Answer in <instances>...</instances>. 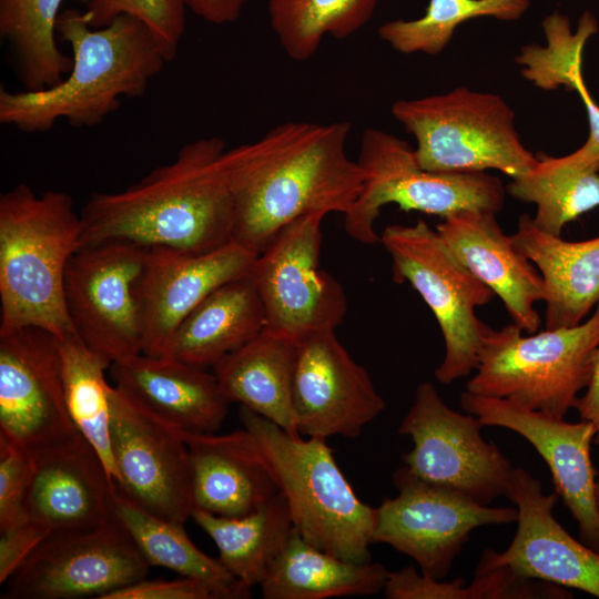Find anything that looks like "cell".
Returning a JSON list of instances; mask_svg holds the SVG:
<instances>
[{"label": "cell", "mask_w": 599, "mask_h": 599, "mask_svg": "<svg viewBox=\"0 0 599 599\" xmlns=\"http://www.w3.org/2000/svg\"><path fill=\"white\" fill-rule=\"evenodd\" d=\"M349 122H285L258 140L225 150L222 167L233 199V241L260 254L292 221L347 213L364 171L349 159Z\"/></svg>", "instance_id": "6da1fadb"}, {"label": "cell", "mask_w": 599, "mask_h": 599, "mask_svg": "<svg viewBox=\"0 0 599 599\" xmlns=\"http://www.w3.org/2000/svg\"><path fill=\"white\" fill-rule=\"evenodd\" d=\"M219 136L184 144L176 158L113 193H92L80 212V247L128 242L203 254L233 241L234 206Z\"/></svg>", "instance_id": "7a4b0ae2"}, {"label": "cell", "mask_w": 599, "mask_h": 599, "mask_svg": "<svg viewBox=\"0 0 599 599\" xmlns=\"http://www.w3.org/2000/svg\"><path fill=\"white\" fill-rule=\"evenodd\" d=\"M57 33L70 44V72L41 91L1 88L0 123L26 133L49 131L59 120L93 128L120 108L121 98L144 95L169 62L151 30L131 16L91 28L83 12L68 9L58 18Z\"/></svg>", "instance_id": "3957f363"}, {"label": "cell", "mask_w": 599, "mask_h": 599, "mask_svg": "<svg viewBox=\"0 0 599 599\" xmlns=\"http://www.w3.org/2000/svg\"><path fill=\"white\" fill-rule=\"evenodd\" d=\"M72 197L20 183L0 195V332L34 326L63 339L77 334L64 300L68 263L79 250Z\"/></svg>", "instance_id": "277c9868"}, {"label": "cell", "mask_w": 599, "mask_h": 599, "mask_svg": "<svg viewBox=\"0 0 599 599\" xmlns=\"http://www.w3.org/2000/svg\"><path fill=\"white\" fill-rule=\"evenodd\" d=\"M238 415L286 499L294 529L328 554L369 562L376 507L355 494L326 439L292 435L244 406Z\"/></svg>", "instance_id": "5b68a950"}, {"label": "cell", "mask_w": 599, "mask_h": 599, "mask_svg": "<svg viewBox=\"0 0 599 599\" xmlns=\"http://www.w3.org/2000/svg\"><path fill=\"white\" fill-rule=\"evenodd\" d=\"M599 349V305L573 327L524 335L515 323L500 329L484 324L473 394L508 399L564 418L591 380Z\"/></svg>", "instance_id": "8992f818"}, {"label": "cell", "mask_w": 599, "mask_h": 599, "mask_svg": "<svg viewBox=\"0 0 599 599\" xmlns=\"http://www.w3.org/2000/svg\"><path fill=\"white\" fill-rule=\"evenodd\" d=\"M392 114L415 136V156L426 171L498 170L514 179L537 160L520 141L515 112L494 93L459 87L443 94L396 101Z\"/></svg>", "instance_id": "52a82bcc"}, {"label": "cell", "mask_w": 599, "mask_h": 599, "mask_svg": "<svg viewBox=\"0 0 599 599\" xmlns=\"http://www.w3.org/2000/svg\"><path fill=\"white\" fill-rule=\"evenodd\" d=\"M357 162L364 184L344 214V230L363 244L380 242L374 224L386 204L444 219L466 210L498 213L505 202L499 177L486 172L426 171L406 141L378 129L364 131Z\"/></svg>", "instance_id": "ba28073f"}, {"label": "cell", "mask_w": 599, "mask_h": 599, "mask_svg": "<svg viewBox=\"0 0 599 599\" xmlns=\"http://www.w3.org/2000/svg\"><path fill=\"white\" fill-rule=\"evenodd\" d=\"M380 242L392 258L394 281L410 284L439 325L445 355L435 369L436 379L450 384L471 374L478 365L484 326L475 308L488 304L494 292L423 220L386 226Z\"/></svg>", "instance_id": "9c48e42d"}, {"label": "cell", "mask_w": 599, "mask_h": 599, "mask_svg": "<svg viewBox=\"0 0 599 599\" xmlns=\"http://www.w3.org/2000/svg\"><path fill=\"white\" fill-rule=\"evenodd\" d=\"M325 215L309 213L285 225L248 274L264 307L265 327L295 343L335 331L347 312L343 286L319 265Z\"/></svg>", "instance_id": "30bf717a"}, {"label": "cell", "mask_w": 599, "mask_h": 599, "mask_svg": "<svg viewBox=\"0 0 599 599\" xmlns=\"http://www.w3.org/2000/svg\"><path fill=\"white\" fill-rule=\"evenodd\" d=\"M483 427L476 416L450 408L432 383H422L397 429L413 441L404 467L424 481L489 505L506 496L512 467L497 445L483 438Z\"/></svg>", "instance_id": "8fae6325"}, {"label": "cell", "mask_w": 599, "mask_h": 599, "mask_svg": "<svg viewBox=\"0 0 599 599\" xmlns=\"http://www.w3.org/2000/svg\"><path fill=\"white\" fill-rule=\"evenodd\" d=\"M393 481L397 495L376 507L373 544L410 557L423 575L443 580L473 530L517 521L516 507H490L448 488L424 481L403 466Z\"/></svg>", "instance_id": "7c38bea8"}, {"label": "cell", "mask_w": 599, "mask_h": 599, "mask_svg": "<svg viewBox=\"0 0 599 599\" xmlns=\"http://www.w3.org/2000/svg\"><path fill=\"white\" fill-rule=\"evenodd\" d=\"M148 248L128 242L80 247L70 258L64 300L80 339L110 365L143 353L136 294Z\"/></svg>", "instance_id": "4fadbf2b"}, {"label": "cell", "mask_w": 599, "mask_h": 599, "mask_svg": "<svg viewBox=\"0 0 599 599\" xmlns=\"http://www.w3.org/2000/svg\"><path fill=\"white\" fill-rule=\"evenodd\" d=\"M150 565L114 518L89 529L52 532L6 582V599L105 595L148 577Z\"/></svg>", "instance_id": "5bb4252c"}, {"label": "cell", "mask_w": 599, "mask_h": 599, "mask_svg": "<svg viewBox=\"0 0 599 599\" xmlns=\"http://www.w3.org/2000/svg\"><path fill=\"white\" fill-rule=\"evenodd\" d=\"M110 439L119 490L150 514L184 525L193 510V478L182 432L113 386Z\"/></svg>", "instance_id": "9a60e30c"}, {"label": "cell", "mask_w": 599, "mask_h": 599, "mask_svg": "<svg viewBox=\"0 0 599 599\" xmlns=\"http://www.w3.org/2000/svg\"><path fill=\"white\" fill-rule=\"evenodd\" d=\"M77 432L65 402L59 339L34 326L0 332V433L35 449Z\"/></svg>", "instance_id": "2e32d148"}, {"label": "cell", "mask_w": 599, "mask_h": 599, "mask_svg": "<svg viewBox=\"0 0 599 599\" xmlns=\"http://www.w3.org/2000/svg\"><path fill=\"white\" fill-rule=\"evenodd\" d=\"M292 406L298 433L325 439L356 438L386 409L368 372L335 331L316 332L296 343Z\"/></svg>", "instance_id": "e0dca14e"}, {"label": "cell", "mask_w": 599, "mask_h": 599, "mask_svg": "<svg viewBox=\"0 0 599 599\" xmlns=\"http://www.w3.org/2000/svg\"><path fill=\"white\" fill-rule=\"evenodd\" d=\"M460 405L484 426L502 427L524 437L542 457L558 497L578 525L580 540L599 551V512L596 505L597 474L591 460L593 425L534 410L508 399L465 390Z\"/></svg>", "instance_id": "ac0fdd59"}, {"label": "cell", "mask_w": 599, "mask_h": 599, "mask_svg": "<svg viewBox=\"0 0 599 599\" xmlns=\"http://www.w3.org/2000/svg\"><path fill=\"white\" fill-rule=\"evenodd\" d=\"M506 497L518 511L515 537L501 552L485 549L476 569L506 568L524 578L599 598V551L576 540L556 520L557 493H544L536 477L516 467Z\"/></svg>", "instance_id": "d6986e66"}, {"label": "cell", "mask_w": 599, "mask_h": 599, "mask_svg": "<svg viewBox=\"0 0 599 599\" xmlns=\"http://www.w3.org/2000/svg\"><path fill=\"white\" fill-rule=\"evenodd\" d=\"M257 255L235 241L203 254L148 248L136 287L143 353L162 356L186 315L217 287L247 276Z\"/></svg>", "instance_id": "ffe728a7"}, {"label": "cell", "mask_w": 599, "mask_h": 599, "mask_svg": "<svg viewBox=\"0 0 599 599\" xmlns=\"http://www.w3.org/2000/svg\"><path fill=\"white\" fill-rule=\"evenodd\" d=\"M30 450L28 518L52 532L89 529L115 518L118 486L83 435L77 432L67 439Z\"/></svg>", "instance_id": "44dd1931"}, {"label": "cell", "mask_w": 599, "mask_h": 599, "mask_svg": "<svg viewBox=\"0 0 599 599\" xmlns=\"http://www.w3.org/2000/svg\"><path fill=\"white\" fill-rule=\"evenodd\" d=\"M436 231L454 255L505 305L525 333H536L541 319L535 304L544 302L538 268L506 235L496 213L466 210L444 217Z\"/></svg>", "instance_id": "7402d4cb"}, {"label": "cell", "mask_w": 599, "mask_h": 599, "mask_svg": "<svg viewBox=\"0 0 599 599\" xmlns=\"http://www.w3.org/2000/svg\"><path fill=\"white\" fill-rule=\"evenodd\" d=\"M109 370L120 393L182 433H216L227 415L231 402L206 368L141 353Z\"/></svg>", "instance_id": "603a6c76"}, {"label": "cell", "mask_w": 599, "mask_h": 599, "mask_svg": "<svg viewBox=\"0 0 599 599\" xmlns=\"http://www.w3.org/2000/svg\"><path fill=\"white\" fill-rule=\"evenodd\" d=\"M182 434L192 465L193 509L240 517L278 493L274 475L247 429Z\"/></svg>", "instance_id": "cb8c5ba5"}, {"label": "cell", "mask_w": 599, "mask_h": 599, "mask_svg": "<svg viewBox=\"0 0 599 599\" xmlns=\"http://www.w3.org/2000/svg\"><path fill=\"white\" fill-rule=\"evenodd\" d=\"M515 246L538 268L545 285L547 329L573 327L599 305V236L569 242L519 217Z\"/></svg>", "instance_id": "d4e9b609"}, {"label": "cell", "mask_w": 599, "mask_h": 599, "mask_svg": "<svg viewBox=\"0 0 599 599\" xmlns=\"http://www.w3.org/2000/svg\"><path fill=\"white\" fill-rule=\"evenodd\" d=\"M265 326L264 307L252 280L238 277L217 287L186 315L162 356L213 368Z\"/></svg>", "instance_id": "484cf974"}, {"label": "cell", "mask_w": 599, "mask_h": 599, "mask_svg": "<svg viewBox=\"0 0 599 599\" xmlns=\"http://www.w3.org/2000/svg\"><path fill=\"white\" fill-rule=\"evenodd\" d=\"M296 343L264 328L213 367L220 388L231 402L275 423L292 435L296 428L292 378Z\"/></svg>", "instance_id": "4316f807"}, {"label": "cell", "mask_w": 599, "mask_h": 599, "mask_svg": "<svg viewBox=\"0 0 599 599\" xmlns=\"http://www.w3.org/2000/svg\"><path fill=\"white\" fill-rule=\"evenodd\" d=\"M389 571L378 562H355L306 541L295 529L261 582L264 599H328L383 591Z\"/></svg>", "instance_id": "83f0119b"}, {"label": "cell", "mask_w": 599, "mask_h": 599, "mask_svg": "<svg viewBox=\"0 0 599 599\" xmlns=\"http://www.w3.org/2000/svg\"><path fill=\"white\" fill-rule=\"evenodd\" d=\"M536 158L534 166L511 179L506 190L536 205L532 220L538 229L561 236L566 224L599 206V145L587 140L570 154Z\"/></svg>", "instance_id": "f1b7e54d"}, {"label": "cell", "mask_w": 599, "mask_h": 599, "mask_svg": "<svg viewBox=\"0 0 599 599\" xmlns=\"http://www.w3.org/2000/svg\"><path fill=\"white\" fill-rule=\"evenodd\" d=\"M191 518L211 537L224 567L248 588L261 585L294 530L280 491L244 516L223 517L193 509Z\"/></svg>", "instance_id": "f546056e"}, {"label": "cell", "mask_w": 599, "mask_h": 599, "mask_svg": "<svg viewBox=\"0 0 599 599\" xmlns=\"http://www.w3.org/2000/svg\"><path fill=\"white\" fill-rule=\"evenodd\" d=\"M114 517L150 566L200 579L211 586L219 599L251 597V588L232 575L219 558L207 556L192 542L184 525L150 514L119 488L114 494Z\"/></svg>", "instance_id": "4dcf8cb0"}, {"label": "cell", "mask_w": 599, "mask_h": 599, "mask_svg": "<svg viewBox=\"0 0 599 599\" xmlns=\"http://www.w3.org/2000/svg\"><path fill=\"white\" fill-rule=\"evenodd\" d=\"M62 2L0 0V37L7 45L9 63L27 91L59 84L72 68V57L57 43Z\"/></svg>", "instance_id": "1f68e13d"}, {"label": "cell", "mask_w": 599, "mask_h": 599, "mask_svg": "<svg viewBox=\"0 0 599 599\" xmlns=\"http://www.w3.org/2000/svg\"><path fill=\"white\" fill-rule=\"evenodd\" d=\"M59 345L65 402L72 423L97 449L116 484L110 439L113 385L105 377L110 364L77 334L59 339Z\"/></svg>", "instance_id": "d6a6232c"}, {"label": "cell", "mask_w": 599, "mask_h": 599, "mask_svg": "<svg viewBox=\"0 0 599 599\" xmlns=\"http://www.w3.org/2000/svg\"><path fill=\"white\" fill-rule=\"evenodd\" d=\"M378 0H268L271 27L286 55L306 61L328 34L345 39L373 17Z\"/></svg>", "instance_id": "836d02e7"}, {"label": "cell", "mask_w": 599, "mask_h": 599, "mask_svg": "<svg viewBox=\"0 0 599 599\" xmlns=\"http://www.w3.org/2000/svg\"><path fill=\"white\" fill-rule=\"evenodd\" d=\"M529 6L530 0H429L423 17L387 21L377 33L397 52L435 55L446 48L459 24L478 17L515 21Z\"/></svg>", "instance_id": "e575fe53"}, {"label": "cell", "mask_w": 599, "mask_h": 599, "mask_svg": "<svg viewBox=\"0 0 599 599\" xmlns=\"http://www.w3.org/2000/svg\"><path fill=\"white\" fill-rule=\"evenodd\" d=\"M183 0H89L83 16L91 28H102L120 16L142 21L172 61L185 30Z\"/></svg>", "instance_id": "d590c367"}, {"label": "cell", "mask_w": 599, "mask_h": 599, "mask_svg": "<svg viewBox=\"0 0 599 599\" xmlns=\"http://www.w3.org/2000/svg\"><path fill=\"white\" fill-rule=\"evenodd\" d=\"M31 450L0 433V531L24 521Z\"/></svg>", "instance_id": "8d00e7d4"}, {"label": "cell", "mask_w": 599, "mask_h": 599, "mask_svg": "<svg viewBox=\"0 0 599 599\" xmlns=\"http://www.w3.org/2000/svg\"><path fill=\"white\" fill-rule=\"evenodd\" d=\"M383 591L387 599H468L464 579L446 582L418 573L414 566L389 571Z\"/></svg>", "instance_id": "74e56055"}, {"label": "cell", "mask_w": 599, "mask_h": 599, "mask_svg": "<svg viewBox=\"0 0 599 599\" xmlns=\"http://www.w3.org/2000/svg\"><path fill=\"white\" fill-rule=\"evenodd\" d=\"M102 599H219L206 582L181 577L173 580H148L146 578L116 589Z\"/></svg>", "instance_id": "f35d334b"}, {"label": "cell", "mask_w": 599, "mask_h": 599, "mask_svg": "<svg viewBox=\"0 0 599 599\" xmlns=\"http://www.w3.org/2000/svg\"><path fill=\"white\" fill-rule=\"evenodd\" d=\"M51 534L49 527L30 518L0 531V583H6Z\"/></svg>", "instance_id": "ab89813d"}, {"label": "cell", "mask_w": 599, "mask_h": 599, "mask_svg": "<svg viewBox=\"0 0 599 599\" xmlns=\"http://www.w3.org/2000/svg\"><path fill=\"white\" fill-rule=\"evenodd\" d=\"M186 8L213 24H225L236 21L246 0H183Z\"/></svg>", "instance_id": "60d3db41"}, {"label": "cell", "mask_w": 599, "mask_h": 599, "mask_svg": "<svg viewBox=\"0 0 599 599\" xmlns=\"http://www.w3.org/2000/svg\"><path fill=\"white\" fill-rule=\"evenodd\" d=\"M575 408L580 419L588 420L593 425L595 443L599 445V349L591 380L585 394L578 397Z\"/></svg>", "instance_id": "b9f144b4"}, {"label": "cell", "mask_w": 599, "mask_h": 599, "mask_svg": "<svg viewBox=\"0 0 599 599\" xmlns=\"http://www.w3.org/2000/svg\"><path fill=\"white\" fill-rule=\"evenodd\" d=\"M595 495H596V505H597V509H598V512H599V476L597 477V480H596Z\"/></svg>", "instance_id": "7bdbcfd3"}]
</instances>
